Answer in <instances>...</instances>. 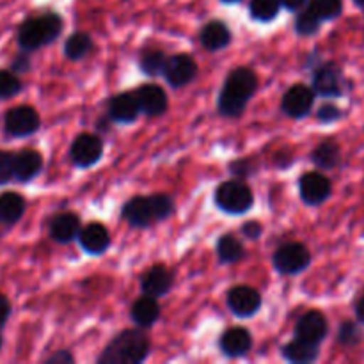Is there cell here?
Instances as JSON below:
<instances>
[{
    "mask_svg": "<svg viewBox=\"0 0 364 364\" xmlns=\"http://www.w3.org/2000/svg\"><path fill=\"white\" fill-rule=\"evenodd\" d=\"M258 89V77L249 68H238L228 75L219 96V110L226 117H238Z\"/></svg>",
    "mask_w": 364,
    "mask_h": 364,
    "instance_id": "1",
    "label": "cell"
},
{
    "mask_svg": "<svg viewBox=\"0 0 364 364\" xmlns=\"http://www.w3.org/2000/svg\"><path fill=\"white\" fill-rule=\"evenodd\" d=\"M63 32V18L57 13L32 16L21 23L18 31V45L23 52H34L55 41Z\"/></svg>",
    "mask_w": 364,
    "mask_h": 364,
    "instance_id": "2",
    "label": "cell"
},
{
    "mask_svg": "<svg viewBox=\"0 0 364 364\" xmlns=\"http://www.w3.org/2000/svg\"><path fill=\"white\" fill-rule=\"evenodd\" d=\"M149 355V341L141 331H124L117 334L102 355L100 364H139Z\"/></svg>",
    "mask_w": 364,
    "mask_h": 364,
    "instance_id": "3",
    "label": "cell"
},
{
    "mask_svg": "<svg viewBox=\"0 0 364 364\" xmlns=\"http://www.w3.org/2000/svg\"><path fill=\"white\" fill-rule=\"evenodd\" d=\"M215 203L223 212L240 215L249 212L255 205V194L251 187L242 180H230L219 185L215 191Z\"/></svg>",
    "mask_w": 364,
    "mask_h": 364,
    "instance_id": "4",
    "label": "cell"
},
{
    "mask_svg": "<svg viewBox=\"0 0 364 364\" xmlns=\"http://www.w3.org/2000/svg\"><path fill=\"white\" fill-rule=\"evenodd\" d=\"M311 263V252L308 251L304 244L299 242H288L277 247L274 255V267L279 274L284 276H295V274L304 272Z\"/></svg>",
    "mask_w": 364,
    "mask_h": 364,
    "instance_id": "5",
    "label": "cell"
},
{
    "mask_svg": "<svg viewBox=\"0 0 364 364\" xmlns=\"http://www.w3.org/2000/svg\"><path fill=\"white\" fill-rule=\"evenodd\" d=\"M4 127H6V134L11 137H28L39 130L41 119L31 105H20L6 114Z\"/></svg>",
    "mask_w": 364,
    "mask_h": 364,
    "instance_id": "6",
    "label": "cell"
},
{
    "mask_svg": "<svg viewBox=\"0 0 364 364\" xmlns=\"http://www.w3.org/2000/svg\"><path fill=\"white\" fill-rule=\"evenodd\" d=\"M345 78L343 71L334 63L322 64L313 75V91L326 98H338L343 95Z\"/></svg>",
    "mask_w": 364,
    "mask_h": 364,
    "instance_id": "7",
    "label": "cell"
},
{
    "mask_svg": "<svg viewBox=\"0 0 364 364\" xmlns=\"http://www.w3.org/2000/svg\"><path fill=\"white\" fill-rule=\"evenodd\" d=\"M313 103H315V91L311 87L304 84L291 85L283 96V102H281V109L287 116L294 117V119H301L306 117L313 109Z\"/></svg>",
    "mask_w": 364,
    "mask_h": 364,
    "instance_id": "8",
    "label": "cell"
},
{
    "mask_svg": "<svg viewBox=\"0 0 364 364\" xmlns=\"http://www.w3.org/2000/svg\"><path fill=\"white\" fill-rule=\"evenodd\" d=\"M103 155V141L98 135L80 134L71 144L70 156L75 166L78 167H91L100 162Z\"/></svg>",
    "mask_w": 364,
    "mask_h": 364,
    "instance_id": "9",
    "label": "cell"
},
{
    "mask_svg": "<svg viewBox=\"0 0 364 364\" xmlns=\"http://www.w3.org/2000/svg\"><path fill=\"white\" fill-rule=\"evenodd\" d=\"M162 75L173 87H183V85L191 84L196 78V75H198V64L188 55L167 57Z\"/></svg>",
    "mask_w": 364,
    "mask_h": 364,
    "instance_id": "10",
    "label": "cell"
},
{
    "mask_svg": "<svg viewBox=\"0 0 364 364\" xmlns=\"http://www.w3.org/2000/svg\"><path fill=\"white\" fill-rule=\"evenodd\" d=\"M299 191L306 205L318 206L329 199L333 187L322 173H306L299 180Z\"/></svg>",
    "mask_w": 364,
    "mask_h": 364,
    "instance_id": "11",
    "label": "cell"
},
{
    "mask_svg": "<svg viewBox=\"0 0 364 364\" xmlns=\"http://www.w3.org/2000/svg\"><path fill=\"white\" fill-rule=\"evenodd\" d=\"M228 306H230L231 313L240 318H249V316L256 315L262 308V295L258 290L251 287H235L231 288L228 294Z\"/></svg>",
    "mask_w": 364,
    "mask_h": 364,
    "instance_id": "12",
    "label": "cell"
},
{
    "mask_svg": "<svg viewBox=\"0 0 364 364\" xmlns=\"http://www.w3.org/2000/svg\"><path fill=\"white\" fill-rule=\"evenodd\" d=\"M327 333H329V323L320 311H308L302 315L295 327V336L315 345L322 343Z\"/></svg>",
    "mask_w": 364,
    "mask_h": 364,
    "instance_id": "13",
    "label": "cell"
},
{
    "mask_svg": "<svg viewBox=\"0 0 364 364\" xmlns=\"http://www.w3.org/2000/svg\"><path fill=\"white\" fill-rule=\"evenodd\" d=\"M123 217L134 228H148L159 220L156 219L155 208H153L151 196L149 198L137 196V198H132L130 201L124 203Z\"/></svg>",
    "mask_w": 364,
    "mask_h": 364,
    "instance_id": "14",
    "label": "cell"
},
{
    "mask_svg": "<svg viewBox=\"0 0 364 364\" xmlns=\"http://www.w3.org/2000/svg\"><path fill=\"white\" fill-rule=\"evenodd\" d=\"M134 95L137 98L139 109L146 116H160V114L166 112L167 105H169L166 91L156 84L141 85Z\"/></svg>",
    "mask_w": 364,
    "mask_h": 364,
    "instance_id": "15",
    "label": "cell"
},
{
    "mask_svg": "<svg viewBox=\"0 0 364 364\" xmlns=\"http://www.w3.org/2000/svg\"><path fill=\"white\" fill-rule=\"evenodd\" d=\"M220 350L228 358H242L252 347V336L244 327H233L220 336Z\"/></svg>",
    "mask_w": 364,
    "mask_h": 364,
    "instance_id": "16",
    "label": "cell"
},
{
    "mask_svg": "<svg viewBox=\"0 0 364 364\" xmlns=\"http://www.w3.org/2000/svg\"><path fill=\"white\" fill-rule=\"evenodd\" d=\"M141 288L146 295H149V297H164V295L169 294L171 288H173V274H171L166 267H153V269H149L148 272L142 276Z\"/></svg>",
    "mask_w": 364,
    "mask_h": 364,
    "instance_id": "17",
    "label": "cell"
},
{
    "mask_svg": "<svg viewBox=\"0 0 364 364\" xmlns=\"http://www.w3.org/2000/svg\"><path fill=\"white\" fill-rule=\"evenodd\" d=\"M78 240H80L82 249L89 255H102L110 245V235L103 224L91 223L78 231Z\"/></svg>",
    "mask_w": 364,
    "mask_h": 364,
    "instance_id": "18",
    "label": "cell"
},
{
    "mask_svg": "<svg viewBox=\"0 0 364 364\" xmlns=\"http://www.w3.org/2000/svg\"><path fill=\"white\" fill-rule=\"evenodd\" d=\"M43 169V156L36 149H23L14 155V180L27 181L34 180Z\"/></svg>",
    "mask_w": 364,
    "mask_h": 364,
    "instance_id": "19",
    "label": "cell"
},
{
    "mask_svg": "<svg viewBox=\"0 0 364 364\" xmlns=\"http://www.w3.org/2000/svg\"><path fill=\"white\" fill-rule=\"evenodd\" d=\"M141 114L134 92H119L109 102V116L117 123H132Z\"/></svg>",
    "mask_w": 364,
    "mask_h": 364,
    "instance_id": "20",
    "label": "cell"
},
{
    "mask_svg": "<svg viewBox=\"0 0 364 364\" xmlns=\"http://www.w3.org/2000/svg\"><path fill=\"white\" fill-rule=\"evenodd\" d=\"M201 45L205 46L208 52H217V50L226 48L231 43V31L224 21L213 20L208 21L205 27L201 28Z\"/></svg>",
    "mask_w": 364,
    "mask_h": 364,
    "instance_id": "21",
    "label": "cell"
},
{
    "mask_svg": "<svg viewBox=\"0 0 364 364\" xmlns=\"http://www.w3.org/2000/svg\"><path fill=\"white\" fill-rule=\"evenodd\" d=\"M80 231V220L75 213H59L50 223V237L59 244H68L78 237Z\"/></svg>",
    "mask_w": 364,
    "mask_h": 364,
    "instance_id": "22",
    "label": "cell"
},
{
    "mask_svg": "<svg viewBox=\"0 0 364 364\" xmlns=\"http://www.w3.org/2000/svg\"><path fill=\"white\" fill-rule=\"evenodd\" d=\"M283 358L288 363L294 364H309L318 359V345L309 343V341L301 340V338H295L294 341H290L288 345L283 347Z\"/></svg>",
    "mask_w": 364,
    "mask_h": 364,
    "instance_id": "23",
    "label": "cell"
},
{
    "mask_svg": "<svg viewBox=\"0 0 364 364\" xmlns=\"http://www.w3.org/2000/svg\"><path fill=\"white\" fill-rule=\"evenodd\" d=\"M160 316V306L156 302L155 297H144L137 299L132 306V320L137 323L139 327H151L153 323L159 320Z\"/></svg>",
    "mask_w": 364,
    "mask_h": 364,
    "instance_id": "24",
    "label": "cell"
},
{
    "mask_svg": "<svg viewBox=\"0 0 364 364\" xmlns=\"http://www.w3.org/2000/svg\"><path fill=\"white\" fill-rule=\"evenodd\" d=\"M25 213V199L16 192H4L0 196V223L16 224Z\"/></svg>",
    "mask_w": 364,
    "mask_h": 364,
    "instance_id": "25",
    "label": "cell"
},
{
    "mask_svg": "<svg viewBox=\"0 0 364 364\" xmlns=\"http://www.w3.org/2000/svg\"><path fill=\"white\" fill-rule=\"evenodd\" d=\"M311 160L315 166H318L320 169H334V167L340 164L341 153L340 146L334 141H326L322 144H318L313 151Z\"/></svg>",
    "mask_w": 364,
    "mask_h": 364,
    "instance_id": "26",
    "label": "cell"
},
{
    "mask_svg": "<svg viewBox=\"0 0 364 364\" xmlns=\"http://www.w3.org/2000/svg\"><path fill=\"white\" fill-rule=\"evenodd\" d=\"M217 255H219L220 263L231 265L244 258V245L233 235H224L217 242Z\"/></svg>",
    "mask_w": 364,
    "mask_h": 364,
    "instance_id": "27",
    "label": "cell"
},
{
    "mask_svg": "<svg viewBox=\"0 0 364 364\" xmlns=\"http://www.w3.org/2000/svg\"><path fill=\"white\" fill-rule=\"evenodd\" d=\"M92 50V39L91 36L85 32H75L68 38L66 45H64V53L68 59L71 60H80Z\"/></svg>",
    "mask_w": 364,
    "mask_h": 364,
    "instance_id": "28",
    "label": "cell"
},
{
    "mask_svg": "<svg viewBox=\"0 0 364 364\" xmlns=\"http://www.w3.org/2000/svg\"><path fill=\"white\" fill-rule=\"evenodd\" d=\"M281 2L279 0H251L249 4V11H251V16L256 21H272L274 18L279 14Z\"/></svg>",
    "mask_w": 364,
    "mask_h": 364,
    "instance_id": "29",
    "label": "cell"
},
{
    "mask_svg": "<svg viewBox=\"0 0 364 364\" xmlns=\"http://www.w3.org/2000/svg\"><path fill=\"white\" fill-rule=\"evenodd\" d=\"M309 9L322 21L334 20L343 11V0H308Z\"/></svg>",
    "mask_w": 364,
    "mask_h": 364,
    "instance_id": "30",
    "label": "cell"
},
{
    "mask_svg": "<svg viewBox=\"0 0 364 364\" xmlns=\"http://www.w3.org/2000/svg\"><path fill=\"white\" fill-rule=\"evenodd\" d=\"M320 27H322V20L309 7L299 11L297 18H295V32L299 36L316 34L320 31Z\"/></svg>",
    "mask_w": 364,
    "mask_h": 364,
    "instance_id": "31",
    "label": "cell"
},
{
    "mask_svg": "<svg viewBox=\"0 0 364 364\" xmlns=\"http://www.w3.org/2000/svg\"><path fill=\"white\" fill-rule=\"evenodd\" d=\"M166 59L167 57L164 55L160 50H148V52L142 53L141 57V70L144 71L146 75H149V77L162 73Z\"/></svg>",
    "mask_w": 364,
    "mask_h": 364,
    "instance_id": "32",
    "label": "cell"
},
{
    "mask_svg": "<svg viewBox=\"0 0 364 364\" xmlns=\"http://www.w3.org/2000/svg\"><path fill=\"white\" fill-rule=\"evenodd\" d=\"M338 341L343 347H355L363 341V331L355 322H343L340 326V333H338Z\"/></svg>",
    "mask_w": 364,
    "mask_h": 364,
    "instance_id": "33",
    "label": "cell"
},
{
    "mask_svg": "<svg viewBox=\"0 0 364 364\" xmlns=\"http://www.w3.org/2000/svg\"><path fill=\"white\" fill-rule=\"evenodd\" d=\"M21 91V82L11 71L0 70V100H7L16 96Z\"/></svg>",
    "mask_w": 364,
    "mask_h": 364,
    "instance_id": "34",
    "label": "cell"
},
{
    "mask_svg": "<svg viewBox=\"0 0 364 364\" xmlns=\"http://www.w3.org/2000/svg\"><path fill=\"white\" fill-rule=\"evenodd\" d=\"M14 178V155L9 151H0V185L9 183Z\"/></svg>",
    "mask_w": 364,
    "mask_h": 364,
    "instance_id": "35",
    "label": "cell"
},
{
    "mask_svg": "<svg viewBox=\"0 0 364 364\" xmlns=\"http://www.w3.org/2000/svg\"><path fill=\"white\" fill-rule=\"evenodd\" d=\"M341 117V110L338 109L336 105H331V103H327V105H322L318 109V119L322 121V123H334V121H338Z\"/></svg>",
    "mask_w": 364,
    "mask_h": 364,
    "instance_id": "36",
    "label": "cell"
},
{
    "mask_svg": "<svg viewBox=\"0 0 364 364\" xmlns=\"http://www.w3.org/2000/svg\"><path fill=\"white\" fill-rule=\"evenodd\" d=\"M242 233H244L247 238H251V240H256V238L262 237L263 226L259 223H256V220H251V223L244 224V228H242Z\"/></svg>",
    "mask_w": 364,
    "mask_h": 364,
    "instance_id": "37",
    "label": "cell"
},
{
    "mask_svg": "<svg viewBox=\"0 0 364 364\" xmlns=\"http://www.w3.org/2000/svg\"><path fill=\"white\" fill-rule=\"evenodd\" d=\"M11 315V302L9 299L6 297V295L0 294V329H2L4 326H6L7 318H9Z\"/></svg>",
    "mask_w": 364,
    "mask_h": 364,
    "instance_id": "38",
    "label": "cell"
},
{
    "mask_svg": "<svg viewBox=\"0 0 364 364\" xmlns=\"http://www.w3.org/2000/svg\"><path fill=\"white\" fill-rule=\"evenodd\" d=\"M28 68H31V60H28V57L25 55V53H21V55H18L16 59L13 60L14 71H28Z\"/></svg>",
    "mask_w": 364,
    "mask_h": 364,
    "instance_id": "39",
    "label": "cell"
},
{
    "mask_svg": "<svg viewBox=\"0 0 364 364\" xmlns=\"http://www.w3.org/2000/svg\"><path fill=\"white\" fill-rule=\"evenodd\" d=\"M48 363L52 364H68V363H73V358H71V354L68 350H59L55 355H52V358L48 359Z\"/></svg>",
    "mask_w": 364,
    "mask_h": 364,
    "instance_id": "40",
    "label": "cell"
},
{
    "mask_svg": "<svg viewBox=\"0 0 364 364\" xmlns=\"http://www.w3.org/2000/svg\"><path fill=\"white\" fill-rule=\"evenodd\" d=\"M279 2L288 11H301L308 4V0H279Z\"/></svg>",
    "mask_w": 364,
    "mask_h": 364,
    "instance_id": "41",
    "label": "cell"
},
{
    "mask_svg": "<svg viewBox=\"0 0 364 364\" xmlns=\"http://www.w3.org/2000/svg\"><path fill=\"white\" fill-rule=\"evenodd\" d=\"M355 313H358V318H359V322L364 323V295H363L361 299H359L358 306H355Z\"/></svg>",
    "mask_w": 364,
    "mask_h": 364,
    "instance_id": "42",
    "label": "cell"
},
{
    "mask_svg": "<svg viewBox=\"0 0 364 364\" xmlns=\"http://www.w3.org/2000/svg\"><path fill=\"white\" fill-rule=\"evenodd\" d=\"M220 2H224V4H237V2H242V0H220Z\"/></svg>",
    "mask_w": 364,
    "mask_h": 364,
    "instance_id": "43",
    "label": "cell"
},
{
    "mask_svg": "<svg viewBox=\"0 0 364 364\" xmlns=\"http://www.w3.org/2000/svg\"><path fill=\"white\" fill-rule=\"evenodd\" d=\"M354 4L359 7H364V0H354Z\"/></svg>",
    "mask_w": 364,
    "mask_h": 364,
    "instance_id": "44",
    "label": "cell"
},
{
    "mask_svg": "<svg viewBox=\"0 0 364 364\" xmlns=\"http://www.w3.org/2000/svg\"><path fill=\"white\" fill-rule=\"evenodd\" d=\"M0 348H2V338H0Z\"/></svg>",
    "mask_w": 364,
    "mask_h": 364,
    "instance_id": "45",
    "label": "cell"
}]
</instances>
